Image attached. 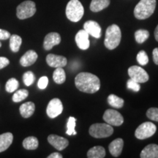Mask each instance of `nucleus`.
Wrapping results in <instances>:
<instances>
[{"label":"nucleus","instance_id":"423d86ee","mask_svg":"<svg viewBox=\"0 0 158 158\" xmlns=\"http://www.w3.org/2000/svg\"><path fill=\"white\" fill-rule=\"evenodd\" d=\"M36 13V5L32 1L23 2L16 8V15L19 19L23 20L33 16Z\"/></svg>","mask_w":158,"mask_h":158},{"label":"nucleus","instance_id":"58836bf2","mask_svg":"<svg viewBox=\"0 0 158 158\" xmlns=\"http://www.w3.org/2000/svg\"><path fill=\"white\" fill-rule=\"evenodd\" d=\"M63 156L59 152H54L48 156V158H62Z\"/></svg>","mask_w":158,"mask_h":158},{"label":"nucleus","instance_id":"0eeeda50","mask_svg":"<svg viewBox=\"0 0 158 158\" xmlns=\"http://www.w3.org/2000/svg\"><path fill=\"white\" fill-rule=\"evenodd\" d=\"M156 130H157V127L155 124L150 122H146L138 126V127L135 130V136L140 140L147 139L155 135Z\"/></svg>","mask_w":158,"mask_h":158},{"label":"nucleus","instance_id":"ddd939ff","mask_svg":"<svg viewBox=\"0 0 158 158\" xmlns=\"http://www.w3.org/2000/svg\"><path fill=\"white\" fill-rule=\"evenodd\" d=\"M89 35L84 29L78 31L76 35V42L78 47L81 50H87L90 46V41L89 39Z\"/></svg>","mask_w":158,"mask_h":158},{"label":"nucleus","instance_id":"aec40b11","mask_svg":"<svg viewBox=\"0 0 158 158\" xmlns=\"http://www.w3.org/2000/svg\"><path fill=\"white\" fill-rule=\"evenodd\" d=\"M13 141V135L11 133H5L0 135V152L9 148Z\"/></svg>","mask_w":158,"mask_h":158},{"label":"nucleus","instance_id":"7c9ffc66","mask_svg":"<svg viewBox=\"0 0 158 158\" xmlns=\"http://www.w3.org/2000/svg\"><path fill=\"white\" fill-rule=\"evenodd\" d=\"M23 83H24L26 86H29L34 83L35 80V76L32 72H31V71H27V72H26L25 73L23 74Z\"/></svg>","mask_w":158,"mask_h":158},{"label":"nucleus","instance_id":"72a5a7b5","mask_svg":"<svg viewBox=\"0 0 158 158\" xmlns=\"http://www.w3.org/2000/svg\"><path fill=\"white\" fill-rule=\"evenodd\" d=\"M127 89L134 91V92H138L141 89V86H140L139 83L135 81L133 79H129L127 82Z\"/></svg>","mask_w":158,"mask_h":158},{"label":"nucleus","instance_id":"a878e982","mask_svg":"<svg viewBox=\"0 0 158 158\" xmlns=\"http://www.w3.org/2000/svg\"><path fill=\"white\" fill-rule=\"evenodd\" d=\"M53 79L57 84H62L66 80V74L62 68H57L53 73Z\"/></svg>","mask_w":158,"mask_h":158},{"label":"nucleus","instance_id":"4468645a","mask_svg":"<svg viewBox=\"0 0 158 158\" xmlns=\"http://www.w3.org/2000/svg\"><path fill=\"white\" fill-rule=\"evenodd\" d=\"M46 62L51 68H57L66 66L68 60L63 56L50 54L46 56Z\"/></svg>","mask_w":158,"mask_h":158},{"label":"nucleus","instance_id":"4c0bfd02","mask_svg":"<svg viewBox=\"0 0 158 158\" xmlns=\"http://www.w3.org/2000/svg\"><path fill=\"white\" fill-rule=\"evenodd\" d=\"M153 61L155 64L158 65V48H155L152 51Z\"/></svg>","mask_w":158,"mask_h":158},{"label":"nucleus","instance_id":"b1692460","mask_svg":"<svg viewBox=\"0 0 158 158\" xmlns=\"http://www.w3.org/2000/svg\"><path fill=\"white\" fill-rule=\"evenodd\" d=\"M22 43L21 37L17 35H13L10 37V48L13 52H18Z\"/></svg>","mask_w":158,"mask_h":158},{"label":"nucleus","instance_id":"6ab92c4d","mask_svg":"<svg viewBox=\"0 0 158 158\" xmlns=\"http://www.w3.org/2000/svg\"><path fill=\"white\" fill-rule=\"evenodd\" d=\"M35 110V105L32 102H27L20 106L19 111L23 118H29L32 116Z\"/></svg>","mask_w":158,"mask_h":158},{"label":"nucleus","instance_id":"c9c22d12","mask_svg":"<svg viewBox=\"0 0 158 158\" xmlns=\"http://www.w3.org/2000/svg\"><path fill=\"white\" fill-rule=\"evenodd\" d=\"M11 35L9 31L0 29V40H7L10 37Z\"/></svg>","mask_w":158,"mask_h":158},{"label":"nucleus","instance_id":"a19ab883","mask_svg":"<svg viewBox=\"0 0 158 158\" xmlns=\"http://www.w3.org/2000/svg\"><path fill=\"white\" fill-rule=\"evenodd\" d=\"M1 47H2V43H0V48H1Z\"/></svg>","mask_w":158,"mask_h":158},{"label":"nucleus","instance_id":"9b49d317","mask_svg":"<svg viewBox=\"0 0 158 158\" xmlns=\"http://www.w3.org/2000/svg\"><path fill=\"white\" fill-rule=\"evenodd\" d=\"M84 29L91 36L100 38L102 35V29L98 22L94 21H87L84 23Z\"/></svg>","mask_w":158,"mask_h":158},{"label":"nucleus","instance_id":"2eb2a0df","mask_svg":"<svg viewBox=\"0 0 158 158\" xmlns=\"http://www.w3.org/2000/svg\"><path fill=\"white\" fill-rule=\"evenodd\" d=\"M61 43V36L57 32H51L45 37L43 42V48L45 50H51L55 45H59Z\"/></svg>","mask_w":158,"mask_h":158},{"label":"nucleus","instance_id":"393cba45","mask_svg":"<svg viewBox=\"0 0 158 158\" xmlns=\"http://www.w3.org/2000/svg\"><path fill=\"white\" fill-rule=\"evenodd\" d=\"M108 102L110 106L116 108H121L124 106V100L115 94H110L108 97Z\"/></svg>","mask_w":158,"mask_h":158},{"label":"nucleus","instance_id":"c85d7f7f","mask_svg":"<svg viewBox=\"0 0 158 158\" xmlns=\"http://www.w3.org/2000/svg\"><path fill=\"white\" fill-rule=\"evenodd\" d=\"M29 95V92L27 89H19L15 92L13 96V101L19 102L25 100Z\"/></svg>","mask_w":158,"mask_h":158},{"label":"nucleus","instance_id":"7ed1b4c3","mask_svg":"<svg viewBox=\"0 0 158 158\" xmlns=\"http://www.w3.org/2000/svg\"><path fill=\"white\" fill-rule=\"evenodd\" d=\"M122 32L121 29L116 24L110 25L106 31L104 44L109 50H114L119 45L121 42Z\"/></svg>","mask_w":158,"mask_h":158},{"label":"nucleus","instance_id":"2f4dec72","mask_svg":"<svg viewBox=\"0 0 158 158\" xmlns=\"http://www.w3.org/2000/svg\"><path fill=\"white\" fill-rule=\"evenodd\" d=\"M137 61L139 63V64L144 66V65H147L149 62V57L148 55L146 53V51H141L138 52L137 55Z\"/></svg>","mask_w":158,"mask_h":158},{"label":"nucleus","instance_id":"dca6fc26","mask_svg":"<svg viewBox=\"0 0 158 158\" xmlns=\"http://www.w3.org/2000/svg\"><path fill=\"white\" fill-rule=\"evenodd\" d=\"M37 54L33 50L26 52L20 59V64L23 67H29L32 65L37 59Z\"/></svg>","mask_w":158,"mask_h":158},{"label":"nucleus","instance_id":"412c9836","mask_svg":"<svg viewBox=\"0 0 158 158\" xmlns=\"http://www.w3.org/2000/svg\"><path fill=\"white\" fill-rule=\"evenodd\" d=\"M110 2V0H92L90 10L94 13H98L108 7Z\"/></svg>","mask_w":158,"mask_h":158},{"label":"nucleus","instance_id":"f257e3e1","mask_svg":"<svg viewBox=\"0 0 158 158\" xmlns=\"http://www.w3.org/2000/svg\"><path fill=\"white\" fill-rule=\"evenodd\" d=\"M75 84L78 90L86 93L93 94L100 88V79L90 73H80L75 78Z\"/></svg>","mask_w":158,"mask_h":158},{"label":"nucleus","instance_id":"c756f323","mask_svg":"<svg viewBox=\"0 0 158 158\" xmlns=\"http://www.w3.org/2000/svg\"><path fill=\"white\" fill-rule=\"evenodd\" d=\"M19 83L17 81V79L12 78H10L7 81V83H6L5 89L7 92L12 93V92L16 91L18 89V88H19Z\"/></svg>","mask_w":158,"mask_h":158},{"label":"nucleus","instance_id":"f03ea898","mask_svg":"<svg viewBox=\"0 0 158 158\" xmlns=\"http://www.w3.org/2000/svg\"><path fill=\"white\" fill-rule=\"evenodd\" d=\"M156 7V0H141L134 9V15L138 20H144L153 14Z\"/></svg>","mask_w":158,"mask_h":158},{"label":"nucleus","instance_id":"a211bd4d","mask_svg":"<svg viewBox=\"0 0 158 158\" xmlns=\"http://www.w3.org/2000/svg\"><path fill=\"white\" fill-rule=\"evenodd\" d=\"M140 157L141 158H158V145L149 144L142 150Z\"/></svg>","mask_w":158,"mask_h":158},{"label":"nucleus","instance_id":"20e7f679","mask_svg":"<svg viewBox=\"0 0 158 158\" xmlns=\"http://www.w3.org/2000/svg\"><path fill=\"white\" fill-rule=\"evenodd\" d=\"M65 13L70 21L78 22L84 14V8L79 0H70L67 5Z\"/></svg>","mask_w":158,"mask_h":158},{"label":"nucleus","instance_id":"473e14b6","mask_svg":"<svg viewBox=\"0 0 158 158\" xmlns=\"http://www.w3.org/2000/svg\"><path fill=\"white\" fill-rule=\"evenodd\" d=\"M147 116L149 119L158 122V108H150L147 111Z\"/></svg>","mask_w":158,"mask_h":158},{"label":"nucleus","instance_id":"4be33fe9","mask_svg":"<svg viewBox=\"0 0 158 158\" xmlns=\"http://www.w3.org/2000/svg\"><path fill=\"white\" fill-rule=\"evenodd\" d=\"M106 156V149L101 146H96L89 150L87 157L89 158H103Z\"/></svg>","mask_w":158,"mask_h":158},{"label":"nucleus","instance_id":"6e6552de","mask_svg":"<svg viewBox=\"0 0 158 158\" xmlns=\"http://www.w3.org/2000/svg\"><path fill=\"white\" fill-rule=\"evenodd\" d=\"M128 75L130 78L133 79L135 81L141 84V83H145L148 81L149 76L147 71L143 68L139 66H132L128 69Z\"/></svg>","mask_w":158,"mask_h":158},{"label":"nucleus","instance_id":"ea45409f","mask_svg":"<svg viewBox=\"0 0 158 158\" xmlns=\"http://www.w3.org/2000/svg\"><path fill=\"white\" fill-rule=\"evenodd\" d=\"M155 37L156 40L158 42V25L157 26V27H156L155 30Z\"/></svg>","mask_w":158,"mask_h":158},{"label":"nucleus","instance_id":"1a4fd4ad","mask_svg":"<svg viewBox=\"0 0 158 158\" xmlns=\"http://www.w3.org/2000/svg\"><path fill=\"white\" fill-rule=\"evenodd\" d=\"M102 118L106 123L111 126L118 127V126L122 125L124 122V118L122 116V114L117 110L113 109L106 110Z\"/></svg>","mask_w":158,"mask_h":158},{"label":"nucleus","instance_id":"bb28decb","mask_svg":"<svg viewBox=\"0 0 158 158\" xmlns=\"http://www.w3.org/2000/svg\"><path fill=\"white\" fill-rule=\"evenodd\" d=\"M149 37V31L146 29H138L135 32V39L138 43H143L145 42Z\"/></svg>","mask_w":158,"mask_h":158},{"label":"nucleus","instance_id":"cd10ccee","mask_svg":"<svg viewBox=\"0 0 158 158\" xmlns=\"http://www.w3.org/2000/svg\"><path fill=\"white\" fill-rule=\"evenodd\" d=\"M76 124V119L73 116H70L67 122V131L66 133L68 135H76L77 133L75 130Z\"/></svg>","mask_w":158,"mask_h":158},{"label":"nucleus","instance_id":"39448f33","mask_svg":"<svg viewBox=\"0 0 158 158\" xmlns=\"http://www.w3.org/2000/svg\"><path fill=\"white\" fill-rule=\"evenodd\" d=\"M89 134L96 138H104L109 137L113 134V127L107 123H96L91 125L89 130Z\"/></svg>","mask_w":158,"mask_h":158},{"label":"nucleus","instance_id":"f8f14e48","mask_svg":"<svg viewBox=\"0 0 158 158\" xmlns=\"http://www.w3.org/2000/svg\"><path fill=\"white\" fill-rule=\"evenodd\" d=\"M48 141L51 146H53L55 149L59 150V151H62V150L64 149L69 145L68 139L57 135H54V134L48 136Z\"/></svg>","mask_w":158,"mask_h":158},{"label":"nucleus","instance_id":"9d476101","mask_svg":"<svg viewBox=\"0 0 158 158\" xmlns=\"http://www.w3.org/2000/svg\"><path fill=\"white\" fill-rule=\"evenodd\" d=\"M62 102L58 98H54L48 102L46 108V113L48 117L54 118L62 113Z\"/></svg>","mask_w":158,"mask_h":158},{"label":"nucleus","instance_id":"f704fd0d","mask_svg":"<svg viewBox=\"0 0 158 158\" xmlns=\"http://www.w3.org/2000/svg\"><path fill=\"white\" fill-rule=\"evenodd\" d=\"M48 84V78L46 76H43L39 79L38 83H37V86L38 88L40 89H45L47 87Z\"/></svg>","mask_w":158,"mask_h":158},{"label":"nucleus","instance_id":"5701e85b","mask_svg":"<svg viewBox=\"0 0 158 158\" xmlns=\"http://www.w3.org/2000/svg\"><path fill=\"white\" fill-rule=\"evenodd\" d=\"M39 142L37 138L29 136L26 138L23 141V147L27 150H35L38 147Z\"/></svg>","mask_w":158,"mask_h":158},{"label":"nucleus","instance_id":"e433bc0d","mask_svg":"<svg viewBox=\"0 0 158 158\" xmlns=\"http://www.w3.org/2000/svg\"><path fill=\"white\" fill-rule=\"evenodd\" d=\"M10 64L9 59L6 57L0 56V69H2Z\"/></svg>","mask_w":158,"mask_h":158},{"label":"nucleus","instance_id":"f3484780","mask_svg":"<svg viewBox=\"0 0 158 158\" xmlns=\"http://www.w3.org/2000/svg\"><path fill=\"white\" fill-rule=\"evenodd\" d=\"M124 147V141L122 138H116L110 143L108 149L109 152L113 157H117L121 155Z\"/></svg>","mask_w":158,"mask_h":158}]
</instances>
